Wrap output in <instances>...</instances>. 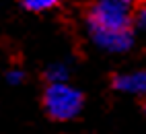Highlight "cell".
Returning <instances> with one entry per match:
<instances>
[{
  "label": "cell",
  "mask_w": 146,
  "mask_h": 134,
  "mask_svg": "<svg viewBox=\"0 0 146 134\" xmlns=\"http://www.w3.org/2000/svg\"><path fill=\"white\" fill-rule=\"evenodd\" d=\"M70 79V68L64 62H54L45 68V81L47 83H66Z\"/></svg>",
  "instance_id": "277c9868"
},
{
  "label": "cell",
  "mask_w": 146,
  "mask_h": 134,
  "mask_svg": "<svg viewBox=\"0 0 146 134\" xmlns=\"http://www.w3.org/2000/svg\"><path fill=\"white\" fill-rule=\"evenodd\" d=\"M132 19H134V27L136 29L146 31V0L138 4V8L132 13Z\"/></svg>",
  "instance_id": "8992f818"
},
{
  "label": "cell",
  "mask_w": 146,
  "mask_h": 134,
  "mask_svg": "<svg viewBox=\"0 0 146 134\" xmlns=\"http://www.w3.org/2000/svg\"><path fill=\"white\" fill-rule=\"evenodd\" d=\"M91 41L107 54H123L134 43V19L123 0H93L86 11Z\"/></svg>",
  "instance_id": "6da1fadb"
},
{
  "label": "cell",
  "mask_w": 146,
  "mask_h": 134,
  "mask_svg": "<svg viewBox=\"0 0 146 134\" xmlns=\"http://www.w3.org/2000/svg\"><path fill=\"white\" fill-rule=\"evenodd\" d=\"M123 2H128V4H140V2H144V0H123Z\"/></svg>",
  "instance_id": "ba28073f"
},
{
  "label": "cell",
  "mask_w": 146,
  "mask_h": 134,
  "mask_svg": "<svg viewBox=\"0 0 146 134\" xmlns=\"http://www.w3.org/2000/svg\"><path fill=\"white\" fill-rule=\"evenodd\" d=\"M43 109L56 122H70L80 116L84 107V95L70 81L66 83H47L43 91Z\"/></svg>",
  "instance_id": "7a4b0ae2"
},
{
  "label": "cell",
  "mask_w": 146,
  "mask_h": 134,
  "mask_svg": "<svg viewBox=\"0 0 146 134\" xmlns=\"http://www.w3.org/2000/svg\"><path fill=\"white\" fill-rule=\"evenodd\" d=\"M113 89L123 95L146 97V70H130L117 74L113 79Z\"/></svg>",
  "instance_id": "3957f363"
},
{
  "label": "cell",
  "mask_w": 146,
  "mask_h": 134,
  "mask_svg": "<svg viewBox=\"0 0 146 134\" xmlns=\"http://www.w3.org/2000/svg\"><path fill=\"white\" fill-rule=\"evenodd\" d=\"M23 79H25V72L21 68H11L6 72V83L8 85H21Z\"/></svg>",
  "instance_id": "52a82bcc"
},
{
  "label": "cell",
  "mask_w": 146,
  "mask_h": 134,
  "mask_svg": "<svg viewBox=\"0 0 146 134\" xmlns=\"http://www.w3.org/2000/svg\"><path fill=\"white\" fill-rule=\"evenodd\" d=\"M62 0H21V4L25 11L29 13H47L60 6Z\"/></svg>",
  "instance_id": "5b68a950"
}]
</instances>
